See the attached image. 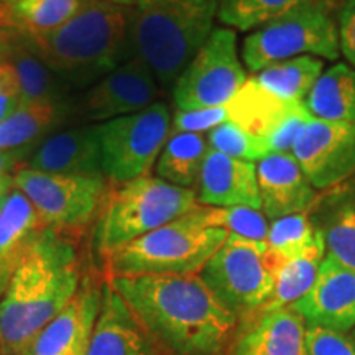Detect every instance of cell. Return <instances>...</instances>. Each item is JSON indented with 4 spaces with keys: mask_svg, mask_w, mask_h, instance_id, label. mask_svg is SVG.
<instances>
[{
    "mask_svg": "<svg viewBox=\"0 0 355 355\" xmlns=\"http://www.w3.org/2000/svg\"><path fill=\"white\" fill-rule=\"evenodd\" d=\"M68 355H86V354H81V352H73V354H68Z\"/></svg>",
    "mask_w": 355,
    "mask_h": 355,
    "instance_id": "obj_42",
    "label": "cell"
},
{
    "mask_svg": "<svg viewBox=\"0 0 355 355\" xmlns=\"http://www.w3.org/2000/svg\"><path fill=\"white\" fill-rule=\"evenodd\" d=\"M97 2H105V3H114V6H121L132 8L137 3V0H97Z\"/></svg>",
    "mask_w": 355,
    "mask_h": 355,
    "instance_id": "obj_41",
    "label": "cell"
},
{
    "mask_svg": "<svg viewBox=\"0 0 355 355\" xmlns=\"http://www.w3.org/2000/svg\"><path fill=\"white\" fill-rule=\"evenodd\" d=\"M306 55L329 61L340 56L339 26L329 0H306L250 32L242 44V60L250 74Z\"/></svg>",
    "mask_w": 355,
    "mask_h": 355,
    "instance_id": "obj_7",
    "label": "cell"
},
{
    "mask_svg": "<svg viewBox=\"0 0 355 355\" xmlns=\"http://www.w3.org/2000/svg\"><path fill=\"white\" fill-rule=\"evenodd\" d=\"M194 191L201 206L252 207L261 211L255 162L209 150Z\"/></svg>",
    "mask_w": 355,
    "mask_h": 355,
    "instance_id": "obj_18",
    "label": "cell"
},
{
    "mask_svg": "<svg viewBox=\"0 0 355 355\" xmlns=\"http://www.w3.org/2000/svg\"><path fill=\"white\" fill-rule=\"evenodd\" d=\"M24 162H25L24 155L0 152V178L13 175L17 168L24 165Z\"/></svg>",
    "mask_w": 355,
    "mask_h": 355,
    "instance_id": "obj_39",
    "label": "cell"
},
{
    "mask_svg": "<svg viewBox=\"0 0 355 355\" xmlns=\"http://www.w3.org/2000/svg\"><path fill=\"white\" fill-rule=\"evenodd\" d=\"M171 110L165 102L99 123L102 175L110 183L152 175L171 135Z\"/></svg>",
    "mask_w": 355,
    "mask_h": 355,
    "instance_id": "obj_9",
    "label": "cell"
},
{
    "mask_svg": "<svg viewBox=\"0 0 355 355\" xmlns=\"http://www.w3.org/2000/svg\"><path fill=\"white\" fill-rule=\"evenodd\" d=\"M319 235L321 232L311 220L309 212H300L272 220L265 243L278 255L293 257L308 250L318 241Z\"/></svg>",
    "mask_w": 355,
    "mask_h": 355,
    "instance_id": "obj_32",
    "label": "cell"
},
{
    "mask_svg": "<svg viewBox=\"0 0 355 355\" xmlns=\"http://www.w3.org/2000/svg\"><path fill=\"white\" fill-rule=\"evenodd\" d=\"M162 91L148 66L140 58L132 56L89 89L79 112L91 122H107L150 107Z\"/></svg>",
    "mask_w": 355,
    "mask_h": 355,
    "instance_id": "obj_14",
    "label": "cell"
},
{
    "mask_svg": "<svg viewBox=\"0 0 355 355\" xmlns=\"http://www.w3.org/2000/svg\"><path fill=\"white\" fill-rule=\"evenodd\" d=\"M86 355H159L152 337L110 282L102 285L99 314Z\"/></svg>",
    "mask_w": 355,
    "mask_h": 355,
    "instance_id": "obj_20",
    "label": "cell"
},
{
    "mask_svg": "<svg viewBox=\"0 0 355 355\" xmlns=\"http://www.w3.org/2000/svg\"><path fill=\"white\" fill-rule=\"evenodd\" d=\"M102 286L84 277L76 295L33 340L26 355H68L87 352L89 340L99 314Z\"/></svg>",
    "mask_w": 355,
    "mask_h": 355,
    "instance_id": "obj_16",
    "label": "cell"
},
{
    "mask_svg": "<svg viewBox=\"0 0 355 355\" xmlns=\"http://www.w3.org/2000/svg\"><path fill=\"white\" fill-rule=\"evenodd\" d=\"M217 20L227 28L254 32L306 0H216Z\"/></svg>",
    "mask_w": 355,
    "mask_h": 355,
    "instance_id": "obj_31",
    "label": "cell"
},
{
    "mask_svg": "<svg viewBox=\"0 0 355 355\" xmlns=\"http://www.w3.org/2000/svg\"><path fill=\"white\" fill-rule=\"evenodd\" d=\"M324 61L316 56H296L254 74L261 87L290 104H304L311 87L322 74Z\"/></svg>",
    "mask_w": 355,
    "mask_h": 355,
    "instance_id": "obj_30",
    "label": "cell"
},
{
    "mask_svg": "<svg viewBox=\"0 0 355 355\" xmlns=\"http://www.w3.org/2000/svg\"><path fill=\"white\" fill-rule=\"evenodd\" d=\"M83 0H0V26L42 37L76 15Z\"/></svg>",
    "mask_w": 355,
    "mask_h": 355,
    "instance_id": "obj_28",
    "label": "cell"
},
{
    "mask_svg": "<svg viewBox=\"0 0 355 355\" xmlns=\"http://www.w3.org/2000/svg\"><path fill=\"white\" fill-rule=\"evenodd\" d=\"M225 109L230 122L265 140L272 152L282 153H291L296 135L311 119L304 104L278 99L261 87L254 76L247 79L241 91L225 104Z\"/></svg>",
    "mask_w": 355,
    "mask_h": 355,
    "instance_id": "obj_13",
    "label": "cell"
},
{
    "mask_svg": "<svg viewBox=\"0 0 355 355\" xmlns=\"http://www.w3.org/2000/svg\"><path fill=\"white\" fill-rule=\"evenodd\" d=\"M202 214L207 225L224 229L230 235H241L250 241L265 242L268 234V219L263 212L252 207L202 206Z\"/></svg>",
    "mask_w": 355,
    "mask_h": 355,
    "instance_id": "obj_33",
    "label": "cell"
},
{
    "mask_svg": "<svg viewBox=\"0 0 355 355\" xmlns=\"http://www.w3.org/2000/svg\"><path fill=\"white\" fill-rule=\"evenodd\" d=\"M207 152L209 145L202 133L171 132L157 159L155 171L166 183L194 189Z\"/></svg>",
    "mask_w": 355,
    "mask_h": 355,
    "instance_id": "obj_29",
    "label": "cell"
},
{
    "mask_svg": "<svg viewBox=\"0 0 355 355\" xmlns=\"http://www.w3.org/2000/svg\"><path fill=\"white\" fill-rule=\"evenodd\" d=\"M199 206L196 191L145 175L127 183H110L97 216L96 248L107 259L112 252L162 227Z\"/></svg>",
    "mask_w": 355,
    "mask_h": 355,
    "instance_id": "obj_6",
    "label": "cell"
},
{
    "mask_svg": "<svg viewBox=\"0 0 355 355\" xmlns=\"http://www.w3.org/2000/svg\"><path fill=\"white\" fill-rule=\"evenodd\" d=\"M199 277L237 321L257 316L273 291L266 243L241 235L229 234L227 241L204 265Z\"/></svg>",
    "mask_w": 355,
    "mask_h": 355,
    "instance_id": "obj_8",
    "label": "cell"
},
{
    "mask_svg": "<svg viewBox=\"0 0 355 355\" xmlns=\"http://www.w3.org/2000/svg\"><path fill=\"white\" fill-rule=\"evenodd\" d=\"M214 19L216 0H137L128 21L132 55L170 89L209 38Z\"/></svg>",
    "mask_w": 355,
    "mask_h": 355,
    "instance_id": "obj_4",
    "label": "cell"
},
{
    "mask_svg": "<svg viewBox=\"0 0 355 355\" xmlns=\"http://www.w3.org/2000/svg\"><path fill=\"white\" fill-rule=\"evenodd\" d=\"M245 324L230 355H308L306 322L293 306L260 314Z\"/></svg>",
    "mask_w": 355,
    "mask_h": 355,
    "instance_id": "obj_23",
    "label": "cell"
},
{
    "mask_svg": "<svg viewBox=\"0 0 355 355\" xmlns=\"http://www.w3.org/2000/svg\"><path fill=\"white\" fill-rule=\"evenodd\" d=\"M128 21L130 8L83 0L73 19L30 40L44 63L66 84H87L133 56Z\"/></svg>",
    "mask_w": 355,
    "mask_h": 355,
    "instance_id": "obj_3",
    "label": "cell"
},
{
    "mask_svg": "<svg viewBox=\"0 0 355 355\" xmlns=\"http://www.w3.org/2000/svg\"><path fill=\"white\" fill-rule=\"evenodd\" d=\"M12 180L44 227L63 234L84 229L99 216L110 186L105 176L44 173L25 165L17 168Z\"/></svg>",
    "mask_w": 355,
    "mask_h": 355,
    "instance_id": "obj_10",
    "label": "cell"
},
{
    "mask_svg": "<svg viewBox=\"0 0 355 355\" xmlns=\"http://www.w3.org/2000/svg\"><path fill=\"white\" fill-rule=\"evenodd\" d=\"M13 188V180H12V175H7V176H2L0 178V209H2L3 202H6V199L8 196V193H10Z\"/></svg>",
    "mask_w": 355,
    "mask_h": 355,
    "instance_id": "obj_40",
    "label": "cell"
},
{
    "mask_svg": "<svg viewBox=\"0 0 355 355\" xmlns=\"http://www.w3.org/2000/svg\"><path fill=\"white\" fill-rule=\"evenodd\" d=\"M21 104L20 83L15 69L0 61V123Z\"/></svg>",
    "mask_w": 355,
    "mask_h": 355,
    "instance_id": "obj_37",
    "label": "cell"
},
{
    "mask_svg": "<svg viewBox=\"0 0 355 355\" xmlns=\"http://www.w3.org/2000/svg\"><path fill=\"white\" fill-rule=\"evenodd\" d=\"M347 2H355V0H347Z\"/></svg>",
    "mask_w": 355,
    "mask_h": 355,
    "instance_id": "obj_43",
    "label": "cell"
},
{
    "mask_svg": "<svg viewBox=\"0 0 355 355\" xmlns=\"http://www.w3.org/2000/svg\"><path fill=\"white\" fill-rule=\"evenodd\" d=\"M309 183L326 191L355 175V122L311 117L291 146Z\"/></svg>",
    "mask_w": 355,
    "mask_h": 355,
    "instance_id": "obj_12",
    "label": "cell"
},
{
    "mask_svg": "<svg viewBox=\"0 0 355 355\" xmlns=\"http://www.w3.org/2000/svg\"><path fill=\"white\" fill-rule=\"evenodd\" d=\"M0 61L15 69L21 102L66 105V83L44 63L25 33L0 26Z\"/></svg>",
    "mask_w": 355,
    "mask_h": 355,
    "instance_id": "obj_22",
    "label": "cell"
},
{
    "mask_svg": "<svg viewBox=\"0 0 355 355\" xmlns=\"http://www.w3.org/2000/svg\"><path fill=\"white\" fill-rule=\"evenodd\" d=\"M44 229L32 202L12 188L0 209V293Z\"/></svg>",
    "mask_w": 355,
    "mask_h": 355,
    "instance_id": "obj_24",
    "label": "cell"
},
{
    "mask_svg": "<svg viewBox=\"0 0 355 355\" xmlns=\"http://www.w3.org/2000/svg\"><path fill=\"white\" fill-rule=\"evenodd\" d=\"M308 355H355V345L343 332L306 326Z\"/></svg>",
    "mask_w": 355,
    "mask_h": 355,
    "instance_id": "obj_36",
    "label": "cell"
},
{
    "mask_svg": "<svg viewBox=\"0 0 355 355\" xmlns=\"http://www.w3.org/2000/svg\"><path fill=\"white\" fill-rule=\"evenodd\" d=\"M324 257H326V243L322 234L308 250L293 257H282L266 247V261L273 273V291L257 316L291 306L303 298L313 286Z\"/></svg>",
    "mask_w": 355,
    "mask_h": 355,
    "instance_id": "obj_25",
    "label": "cell"
},
{
    "mask_svg": "<svg viewBox=\"0 0 355 355\" xmlns=\"http://www.w3.org/2000/svg\"><path fill=\"white\" fill-rule=\"evenodd\" d=\"M247 79L235 30L214 28L173 84V102L176 110L220 107L229 104Z\"/></svg>",
    "mask_w": 355,
    "mask_h": 355,
    "instance_id": "obj_11",
    "label": "cell"
},
{
    "mask_svg": "<svg viewBox=\"0 0 355 355\" xmlns=\"http://www.w3.org/2000/svg\"><path fill=\"white\" fill-rule=\"evenodd\" d=\"M229 115L225 105L220 107L194 109V110H176L173 117L171 132H189L202 133L211 132L220 123L227 122Z\"/></svg>",
    "mask_w": 355,
    "mask_h": 355,
    "instance_id": "obj_35",
    "label": "cell"
},
{
    "mask_svg": "<svg viewBox=\"0 0 355 355\" xmlns=\"http://www.w3.org/2000/svg\"><path fill=\"white\" fill-rule=\"evenodd\" d=\"M224 229L206 224L202 206L141 235L110 254V277L199 275L227 241Z\"/></svg>",
    "mask_w": 355,
    "mask_h": 355,
    "instance_id": "obj_5",
    "label": "cell"
},
{
    "mask_svg": "<svg viewBox=\"0 0 355 355\" xmlns=\"http://www.w3.org/2000/svg\"><path fill=\"white\" fill-rule=\"evenodd\" d=\"M66 115V105L21 102L0 123V152L20 153L26 158L40 141L56 130Z\"/></svg>",
    "mask_w": 355,
    "mask_h": 355,
    "instance_id": "obj_26",
    "label": "cell"
},
{
    "mask_svg": "<svg viewBox=\"0 0 355 355\" xmlns=\"http://www.w3.org/2000/svg\"><path fill=\"white\" fill-rule=\"evenodd\" d=\"M308 212L327 255L355 272V175L319 194Z\"/></svg>",
    "mask_w": 355,
    "mask_h": 355,
    "instance_id": "obj_21",
    "label": "cell"
},
{
    "mask_svg": "<svg viewBox=\"0 0 355 355\" xmlns=\"http://www.w3.org/2000/svg\"><path fill=\"white\" fill-rule=\"evenodd\" d=\"M81 285L76 245L46 227L0 293V355H26Z\"/></svg>",
    "mask_w": 355,
    "mask_h": 355,
    "instance_id": "obj_2",
    "label": "cell"
},
{
    "mask_svg": "<svg viewBox=\"0 0 355 355\" xmlns=\"http://www.w3.org/2000/svg\"><path fill=\"white\" fill-rule=\"evenodd\" d=\"M339 46L349 64L355 68V2L344 0L339 10Z\"/></svg>",
    "mask_w": 355,
    "mask_h": 355,
    "instance_id": "obj_38",
    "label": "cell"
},
{
    "mask_svg": "<svg viewBox=\"0 0 355 355\" xmlns=\"http://www.w3.org/2000/svg\"><path fill=\"white\" fill-rule=\"evenodd\" d=\"M311 117L355 122V68L337 63L322 71L304 101Z\"/></svg>",
    "mask_w": 355,
    "mask_h": 355,
    "instance_id": "obj_27",
    "label": "cell"
},
{
    "mask_svg": "<svg viewBox=\"0 0 355 355\" xmlns=\"http://www.w3.org/2000/svg\"><path fill=\"white\" fill-rule=\"evenodd\" d=\"M206 140L209 150L247 162H260L266 155L272 153V148L265 140L250 135L230 121L207 132Z\"/></svg>",
    "mask_w": 355,
    "mask_h": 355,
    "instance_id": "obj_34",
    "label": "cell"
},
{
    "mask_svg": "<svg viewBox=\"0 0 355 355\" xmlns=\"http://www.w3.org/2000/svg\"><path fill=\"white\" fill-rule=\"evenodd\" d=\"M153 343L170 355H220L237 318L222 306L199 275L110 277Z\"/></svg>",
    "mask_w": 355,
    "mask_h": 355,
    "instance_id": "obj_1",
    "label": "cell"
},
{
    "mask_svg": "<svg viewBox=\"0 0 355 355\" xmlns=\"http://www.w3.org/2000/svg\"><path fill=\"white\" fill-rule=\"evenodd\" d=\"M257 183L266 219L308 212L319 196L291 153L272 152L257 162Z\"/></svg>",
    "mask_w": 355,
    "mask_h": 355,
    "instance_id": "obj_17",
    "label": "cell"
},
{
    "mask_svg": "<svg viewBox=\"0 0 355 355\" xmlns=\"http://www.w3.org/2000/svg\"><path fill=\"white\" fill-rule=\"evenodd\" d=\"M24 165L44 173L104 176L101 170L99 123L53 132L35 146Z\"/></svg>",
    "mask_w": 355,
    "mask_h": 355,
    "instance_id": "obj_19",
    "label": "cell"
},
{
    "mask_svg": "<svg viewBox=\"0 0 355 355\" xmlns=\"http://www.w3.org/2000/svg\"><path fill=\"white\" fill-rule=\"evenodd\" d=\"M291 306L306 326L350 331L355 326V272L326 255L313 286Z\"/></svg>",
    "mask_w": 355,
    "mask_h": 355,
    "instance_id": "obj_15",
    "label": "cell"
}]
</instances>
